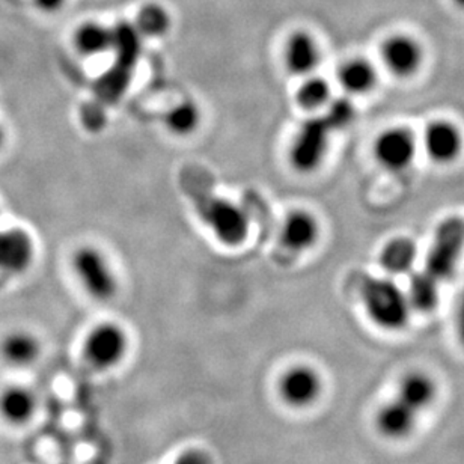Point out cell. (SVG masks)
Masks as SVG:
<instances>
[{
	"instance_id": "cell-1",
	"label": "cell",
	"mask_w": 464,
	"mask_h": 464,
	"mask_svg": "<svg viewBox=\"0 0 464 464\" xmlns=\"http://www.w3.org/2000/svg\"><path fill=\"white\" fill-rule=\"evenodd\" d=\"M361 299L371 322L384 331H400L411 318V304L400 286L388 277L362 281Z\"/></svg>"
},
{
	"instance_id": "cell-2",
	"label": "cell",
	"mask_w": 464,
	"mask_h": 464,
	"mask_svg": "<svg viewBox=\"0 0 464 464\" xmlns=\"http://www.w3.org/2000/svg\"><path fill=\"white\" fill-rule=\"evenodd\" d=\"M464 250V220L461 218H447L434 232L425 270L439 282L450 281L460 261Z\"/></svg>"
},
{
	"instance_id": "cell-3",
	"label": "cell",
	"mask_w": 464,
	"mask_h": 464,
	"mask_svg": "<svg viewBox=\"0 0 464 464\" xmlns=\"http://www.w3.org/2000/svg\"><path fill=\"white\" fill-rule=\"evenodd\" d=\"M72 268L88 295L97 300L112 299L118 290V281L111 264L99 249L83 246L72 256Z\"/></svg>"
},
{
	"instance_id": "cell-4",
	"label": "cell",
	"mask_w": 464,
	"mask_h": 464,
	"mask_svg": "<svg viewBox=\"0 0 464 464\" xmlns=\"http://www.w3.org/2000/svg\"><path fill=\"white\" fill-rule=\"evenodd\" d=\"M334 131L324 116L304 122L291 147L290 160L304 174L314 172L326 157L329 139Z\"/></svg>"
},
{
	"instance_id": "cell-5",
	"label": "cell",
	"mask_w": 464,
	"mask_h": 464,
	"mask_svg": "<svg viewBox=\"0 0 464 464\" xmlns=\"http://www.w3.org/2000/svg\"><path fill=\"white\" fill-rule=\"evenodd\" d=\"M129 350V336L115 323H102L88 334L85 341L86 361L100 371L112 370L124 361Z\"/></svg>"
},
{
	"instance_id": "cell-6",
	"label": "cell",
	"mask_w": 464,
	"mask_h": 464,
	"mask_svg": "<svg viewBox=\"0 0 464 464\" xmlns=\"http://www.w3.org/2000/svg\"><path fill=\"white\" fill-rule=\"evenodd\" d=\"M418 142L404 127H392L380 133L374 142V156L384 169L401 172L415 161Z\"/></svg>"
},
{
	"instance_id": "cell-7",
	"label": "cell",
	"mask_w": 464,
	"mask_h": 464,
	"mask_svg": "<svg viewBox=\"0 0 464 464\" xmlns=\"http://www.w3.org/2000/svg\"><path fill=\"white\" fill-rule=\"evenodd\" d=\"M322 377L313 366H291L279 380L282 401L295 409L311 406L322 395Z\"/></svg>"
},
{
	"instance_id": "cell-8",
	"label": "cell",
	"mask_w": 464,
	"mask_h": 464,
	"mask_svg": "<svg viewBox=\"0 0 464 464\" xmlns=\"http://www.w3.org/2000/svg\"><path fill=\"white\" fill-rule=\"evenodd\" d=\"M384 67L395 77L415 76L424 61V50L420 43L409 35H392L384 40L380 49Z\"/></svg>"
},
{
	"instance_id": "cell-9",
	"label": "cell",
	"mask_w": 464,
	"mask_h": 464,
	"mask_svg": "<svg viewBox=\"0 0 464 464\" xmlns=\"http://www.w3.org/2000/svg\"><path fill=\"white\" fill-rule=\"evenodd\" d=\"M463 147V133L452 121L438 120L427 125L424 148L434 163L450 165L461 156Z\"/></svg>"
},
{
	"instance_id": "cell-10",
	"label": "cell",
	"mask_w": 464,
	"mask_h": 464,
	"mask_svg": "<svg viewBox=\"0 0 464 464\" xmlns=\"http://www.w3.org/2000/svg\"><path fill=\"white\" fill-rule=\"evenodd\" d=\"M284 59L288 72L295 76H309L322 63V52L311 34L297 31L286 41Z\"/></svg>"
},
{
	"instance_id": "cell-11",
	"label": "cell",
	"mask_w": 464,
	"mask_h": 464,
	"mask_svg": "<svg viewBox=\"0 0 464 464\" xmlns=\"http://www.w3.org/2000/svg\"><path fill=\"white\" fill-rule=\"evenodd\" d=\"M34 258V241L20 228L0 231V270L18 275L24 272Z\"/></svg>"
},
{
	"instance_id": "cell-12",
	"label": "cell",
	"mask_w": 464,
	"mask_h": 464,
	"mask_svg": "<svg viewBox=\"0 0 464 464\" xmlns=\"http://www.w3.org/2000/svg\"><path fill=\"white\" fill-rule=\"evenodd\" d=\"M320 225L315 216L306 210H295L286 216L282 225L281 240L293 252H306L317 245Z\"/></svg>"
},
{
	"instance_id": "cell-13",
	"label": "cell",
	"mask_w": 464,
	"mask_h": 464,
	"mask_svg": "<svg viewBox=\"0 0 464 464\" xmlns=\"http://www.w3.org/2000/svg\"><path fill=\"white\" fill-rule=\"evenodd\" d=\"M418 411L407 406L397 397L380 407L375 424L380 433L388 439H404L415 430Z\"/></svg>"
},
{
	"instance_id": "cell-14",
	"label": "cell",
	"mask_w": 464,
	"mask_h": 464,
	"mask_svg": "<svg viewBox=\"0 0 464 464\" xmlns=\"http://www.w3.org/2000/svg\"><path fill=\"white\" fill-rule=\"evenodd\" d=\"M436 392L438 388L430 375L420 371H411L400 380L397 398L420 413L433 404Z\"/></svg>"
},
{
	"instance_id": "cell-15",
	"label": "cell",
	"mask_w": 464,
	"mask_h": 464,
	"mask_svg": "<svg viewBox=\"0 0 464 464\" xmlns=\"http://www.w3.org/2000/svg\"><path fill=\"white\" fill-rule=\"evenodd\" d=\"M380 266L391 276H401L411 272L418 259V246L407 237L386 241L380 252Z\"/></svg>"
},
{
	"instance_id": "cell-16",
	"label": "cell",
	"mask_w": 464,
	"mask_h": 464,
	"mask_svg": "<svg viewBox=\"0 0 464 464\" xmlns=\"http://www.w3.org/2000/svg\"><path fill=\"white\" fill-rule=\"evenodd\" d=\"M35 393L24 386H11L0 393V415L14 425L26 424L35 415Z\"/></svg>"
},
{
	"instance_id": "cell-17",
	"label": "cell",
	"mask_w": 464,
	"mask_h": 464,
	"mask_svg": "<svg viewBox=\"0 0 464 464\" xmlns=\"http://www.w3.org/2000/svg\"><path fill=\"white\" fill-rule=\"evenodd\" d=\"M210 220L220 240L236 245L246 234V218L236 206L225 201L211 204Z\"/></svg>"
},
{
	"instance_id": "cell-18",
	"label": "cell",
	"mask_w": 464,
	"mask_h": 464,
	"mask_svg": "<svg viewBox=\"0 0 464 464\" xmlns=\"http://www.w3.org/2000/svg\"><path fill=\"white\" fill-rule=\"evenodd\" d=\"M338 82L348 94L365 95L377 85V72L366 59H350L338 70Z\"/></svg>"
},
{
	"instance_id": "cell-19",
	"label": "cell",
	"mask_w": 464,
	"mask_h": 464,
	"mask_svg": "<svg viewBox=\"0 0 464 464\" xmlns=\"http://www.w3.org/2000/svg\"><path fill=\"white\" fill-rule=\"evenodd\" d=\"M439 285L440 282L427 270L413 273L406 293L411 308L420 313H431L433 309L438 308L440 297Z\"/></svg>"
},
{
	"instance_id": "cell-20",
	"label": "cell",
	"mask_w": 464,
	"mask_h": 464,
	"mask_svg": "<svg viewBox=\"0 0 464 464\" xmlns=\"http://www.w3.org/2000/svg\"><path fill=\"white\" fill-rule=\"evenodd\" d=\"M40 341L29 332H13L4 341L0 353L5 361L13 366L32 365L40 356Z\"/></svg>"
},
{
	"instance_id": "cell-21",
	"label": "cell",
	"mask_w": 464,
	"mask_h": 464,
	"mask_svg": "<svg viewBox=\"0 0 464 464\" xmlns=\"http://www.w3.org/2000/svg\"><path fill=\"white\" fill-rule=\"evenodd\" d=\"M76 47L85 56H97L112 50V27H106L100 23H85L76 32L74 38Z\"/></svg>"
},
{
	"instance_id": "cell-22",
	"label": "cell",
	"mask_w": 464,
	"mask_h": 464,
	"mask_svg": "<svg viewBox=\"0 0 464 464\" xmlns=\"http://www.w3.org/2000/svg\"><path fill=\"white\" fill-rule=\"evenodd\" d=\"M201 122V112L197 104L190 100H184L165 115V125L170 133L177 136H188L198 129Z\"/></svg>"
},
{
	"instance_id": "cell-23",
	"label": "cell",
	"mask_w": 464,
	"mask_h": 464,
	"mask_svg": "<svg viewBox=\"0 0 464 464\" xmlns=\"http://www.w3.org/2000/svg\"><path fill=\"white\" fill-rule=\"evenodd\" d=\"M295 100H297L300 108L308 111V112L323 109L331 103V85H329V82L324 81L322 77H308L297 90Z\"/></svg>"
},
{
	"instance_id": "cell-24",
	"label": "cell",
	"mask_w": 464,
	"mask_h": 464,
	"mask_svg": "<svg viewBox=\"0 0 464 464\" xmlns=\"http://www.w3.org/2000/svg\"><path fill=\"white\" fill-rule=\"evenodd\" d=\"M134 26L140 35L150 38L165 35L170 27L169 14L161 5L147 4L139 11Z\"/></svg>"
},
{
	"instance_id": "cell-25",
	"label": "cell",
	"mask_w": 464,
	"mask_h": 464,
	"mask_svg": "<svg viewBox=\"0 0 464 464\" xmlns=\"http://www.w3.org/2000/svg\"><path fill=\"white\" fill-rule=\"evenodd\" d=\"M112 50L120 54L124 63H133L140 50V34L131 23H118L112 27Z\"/></svg>"
},
{
	"instance_id": "cell-26",
	"label": "cell",
	"mask_w": 464,
	"mask_h": 464,
	"mask_svg": "<svg viewBox=\"0 0 464 464\" xmlns=\"http://www.w3.org/2000/svg\"><path fill=\"white\" fill-rule=\"evenodd\" d=\"M324 118L331 124L332 129H344L348 124H352L353 118H354V108H353L352 102L347 99L331 102L329 111H327Z\"/></svg>"
},
{
	"instance_id": "cell-27",
	"label": "cell",
	"mask_w": 464,
	"mask_h": 464,
	"mask_svg": "<svg viewBox=\"0 0 464 464\" xmlns=\"http://www.w3.org/2000/svg\"><path fill=\"white\" fill-rule=\"evenodd\" d=\"M174 464H213L211 457L201 450H188L181 452Z\"/></svg>"
},
{
	"instance_id": "cell-28",
	"label": "cell",
	"mask_w": 464,
	"mask_h": 464,
	"mask_svg": "<svg viewBox=\"0 0 464 464\" xmlns=\"http://www.w3.org/2000/svg\"><path fill=\"white\" fill-rule=\"evenodd\" d=\"M456 327L460 343L464 345V295L461 297L460 302H459V306H457Z\"/></svg>"
},
{
	"instance_id": "cell-29",
	"label": "cell",
	"mask_w": 464,
	"mask_h": 464,
	"mask_svg": "<svg viewBox=\"0 0 464 464\" xmlns=\"http://www.w3.org/2000/svg\"><path fill=\"white\" fill-rule=\"evenodd\" d=\"M65 4V0H35V5L41 11L44 13H54L58 11L63 5Z\"/></svg>"
},
{
	"instance_id": "cell-30",
	"label": "cell",
	"mask_w": 464,
	"mask_h": 464,
	"mask_svg": "<svg viewBox=\"0 0 464 464\" xmlns=\"http://www.w3.org/2000/svg\"><path fill=\"white\" fill-rule=\"evenodd\" d=\"M5 142V131L4 129H2V125H0V148H2V145H4Z\"/></svg>"
},
{
	"instance_id": "cell-31",
	"label": "cell",
	"mask_w": 464,
	"mask_h": 464,
	"mask_svg": "<svg viewBox=\"0 0 464 464\" xmlns=\"http://www.w3.org/2000/svg\"><path fill=\"white\" fill-rule=\"evenodd\" d=\"M454 4H456L459 8L464 9V0H454Z\"/></svg>"
}]
</instances>
